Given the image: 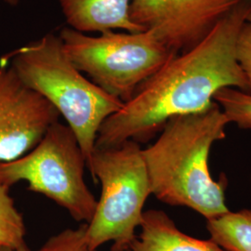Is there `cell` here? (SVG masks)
Returning a JSON list of instances; mask_svg holds the SVG:
<instances>
[{
    "label": "cell",
    "instance_id": "6da1fadb",
    "mask_svg": "<svg viewBox=\"0 0 251 251\" xmlns=\"http://www.w3.org/2000/svg\"><path fill=\"white\" fill-rule=\"evenodd\" d=\"M251 11V0H242L198 45L171 58L104 121L95 147L147 142L171 118L208 107L224 88L251 93V82L235 56L237 38Z\"/></svg>",
    "mask_w": 251,
    "mask_h": 251
},
{
    "label": "cell",
    "instance_id": "7a4b0ae2",
    "mask_svg": "<svg viewBox=\"0 0 251 251\" xmlns=\"http://www.w3.org/2000/svg\"><path fill=\"white\" fill-rule=\"evenodd\" d=\"M229 123L215 101L200 112L169 120L154 144L143 150L152 195L165 204L189 207L206 220L229 211L226 179L217 181L208 168L211 146L225 138Z\"/></svg>",
    "mask_w": 251,
    "mask_h": 251
},
{
    "label": "cell",
    "instance_id": "3957f363",
    "mask_svg": "<svg viewBox=\"0 0 251 251\" xmlns=\"http://www.w3.org/2000/svg\"><path fill=\"white\" fill-rule=\"evenodd\" d=\"M31 90L45 98L66 120L87 164L95 149L100 128L123 101L88 79L73 63L59 36L48 34L1 59Z\"/></svg>",
    "mask_w": 251,
    "mask_h": 251
},
{
    "label": "cell",
    "instance_id": "277c9868",
    "mask_svg": "<svg viewBox=\"0 0 251 251\" xmlns=\"http://www.w3.org/2000/svg\"><path fill=\"white\" fill-rule=\"evenodd\" d=\"M87 167L99 180L101 193L91 221L86 224V242L92 250L112 242L111 251H126L137 238L145 202L152 195L143 149L134 141L95 147Z\"/></svg>",
    "mask_w": 251,
    "mask_h": 251
},
{
    "label": "cell",
    "instance_id": "5b68a950",
    "mask_svg": "<svg viewBox=\"0 0 251 251\" xmlns=\"http://www.w3.org/2000/svg\"><path fill=\"white\" fill-rule=\"evenodd\" d=\"M59 36L75 67L123 103L177 55L146 31H107L90 36L65 27Z\"/></svg>",
    "mask_w": 251,
    "mask_h": 251
},
{
    "label": "cell",
    "instance_id": "8992f818",
    "mask_svg": "<svg viewBox=\"0 0 251 251\" xmlns=\"http://www.w3.org/2000/svg\"><path fill=\"white\" fill-rule=\"evenodd\" d=\"M87 161L75 135L59 121L22 157L0 163V179L9 187L26 181L28 190L45 196L76 222L89 224L97 200L84 179Z\"/></svg>",
    "mask_w": 251,
    "mask_h": 251
},
{
    "label": "cell",
    "instance_id": "52a82bcc",
    "mask_svg": "<svg viewBox=\"0 0 251 251\" xmlns=\"http://www.w3.org/2000/svg\"><path fill=\"white\" fill-rule=\"evenodd\" d=\"M242 0H131L129 18L175 53L198 45Z\"/></svg>",
    "mask_w": 251,
    "mask_h": 251
},
{
    "label": "cell",
    "instance_id": "ba28073f",
    "mask_svg": "<svg viewBox=\"0 0 251 251\" xmlns=\"http://www.w3.org/2000/svg\"><path fill=\"white\" fill-rule=\"evenodd\" d=\"M58 111L0 63V163L18 159L59 121Z\"/></svg>",
    "mask_w": 251,
    "mask_h": 251
},
{
    "label": "cell",
    "instance_id": "9c48e42d",
    "mask_svg": "<svg viewBox=\"0 0 251 251\" xmlns=\"http://www.w3.org/2000/svg\"><path fill=\"white\" fill-rule=\"evenodd\" d=\"M70 28L81 33L143 32L129 18L131 0H59Z\"/></svg>",
    "mask_w": 251,
    "mask_h": 251
},
{
    "label": "cell",
    "instance_id": "30bf717a",
    "mask_svg": "<svg viewBox=\"0 0 251 251\" xmlns=\"http://www.w3.org/2000/svg\"><path fill=\"white\" fill-rule=\"evenodd\" d=\"M141 233L126 251H226L211 239L203 240L181 232L162 210L144 211Z\"/></svg>",
    "mask_w": 251,
    "mask_h": 251
},
{
    "label": "cell",
    "instance_id": "8fae6325",
    "mask_svg": "<svg viewBox=\"0 0 251 251\" xmlns=\"http://www.w3.org/2000/svg\"><path fill=\"white\" fill-rule=\"evenodd\" d=\"M210 239L226 251H251V209L206 220Z\"/></svg>",
    "mask_w": 251,
    "mask_h": 251
},
{
    "label": "cell",
    "instance_id": "7c38bea8",
    "mask_svg": "<svg viewBox=\"0 0 251 251\" xmlns=\"http://www.w3.org/2000/svg\"><path fill=\"white\" fill-rule=\"evenodd\" d=\"M9 191V186L0 179V250L25 244V224Z\"/></svg>",
    "mask_w": 251,
    "mask_h": 251
},
{
    "label": "cell",
    "instance_id": "4fadbf2b",
    "mask_svg": "<svg viewBox=\"0 0 251 251\" xmlns=\"http://www.w3.org/2000/svg\"><path fill=\"white\" fill-rule=\"evenodd\" d=\"M213 100L230 123H234L240 128L251 129V93L234 88H224L216 92Z\"/></svg>",
    "mask_w": 251,
    "mask_h": 251
},
{
    "label": "cell",
    "instance_id": "5bb4252c",
    "mask_svg": "<svg viewBox=\"0 0 251 251\" xmlns=\"http://www.w3.org/2000/svg\"><path fill=\"white\" fill-rule=\"evenodd\" d=\"M85 227L63 230L50 237L37 251H100L90 249L86 242Z\"/></svg>",
    "mask_w": 251,
    "mask_h": 251
},
{
    "label": "cell",
    "instance_id": "9a60e30c",
    "mask_svg": "<svg viewBox=\"0 0 251 251\" xmlns=\"http://www.w3.org/2000/svg\"><path fill=\"white\" fill-rule=\"evenodd\" d=\"M235 56L251 84V23L247 22L243 25L236 42Z\"/></svg>",
    "mask_w": 251,
    "mask_h": 251
},
{
    "label": "cell",
    "instance_id": "2e32d148",
    "mask_svg": "<svg viewBox=\"0 0 251 251\" xmlns=\"http://www.w3.org/2000/svg\"><path fill=\"white\" fill-rule=\"evenodd\" d=\"M0 251H31L30 249L28 248V246L25 244L20 246L18 248H15V249H1Z\"/></svg>",
    "mask_w": 251,
    "mask_h": 251
},
{
    "label": "cell",
    "instance_id": "e0dca14e",
    "mask_svg": "<svg viewBox=\"0 0 251 251\" xmlns=\"http://www.w3.org/2000/svg\"><path fill=\"white\" fill-rule=\"evenodd\" d=\"M4 1L12 7H15L19 4V0H4Z\"/></svg>",
    "mask_w": 251,
    "mask_h": 251
},
{
    "label": "cell",
    "instance_id": "ac0fdd59",
    "mask_svg": "<svg viewBox=\"0 0 251 251\" xmlns=\"http://www.w3.org/2000/svg\"><path fill=\"white\" fill-rule=\"evenodd\" d=\"M248 22L251 23V13H250V15H249V17H248Z\"/></svg>",
    "mask_w": 251,
    "mask_h": 251
}]
</instances>
